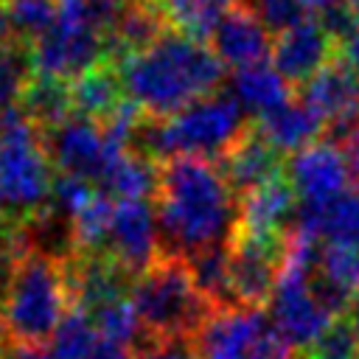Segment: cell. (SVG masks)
Listing matches in <instances>:
<instances>
[{
  "mask_svg": "<svg viewBox=\"0 0 359 359\" xmlns=\"http://www.w3.org/2000/svg\"><path fill=\"white\" fill-rule=\"evenodd\" d=\"M222 177L227 180V185L233 188V194L241 199L244 194L266 185L275 177H283L286 168V157L269 146L264 140V135L255 129V123L250 121L247 129L241 132V137L222 154V160L216 163Z\"/></svg>",
  "mask_w": 359,
  "mask_h": 359,
  "instance_id": "cell-16",
  "label": "cell"
},
{
  "mask_svg": "<svg viewBox=\"0 0 359 359\" xmlns=\"http://www.w3.org/2000/svg\"><path fill=\"white\" fill-rule=\"evenodd\" d=\"M109 258H115L132 278L146 272L157 255H160V233L154 219L151 199H129L115 202L112 224L107 233L104 250Z\"/></svg>",
  "mask_w": 359,
  "mask_h": 359,
  "instance_id": "cell-10",
  "label": "cell"
},
{
  "mask_svg": "<svg viewBox=\"0 0 359 359\" xmlns=\"http://www.w3.org/2000/svg\"><path fill=\"white\" fill-rule=\"evenodd\" d=\"M337 53H339V42L325 31V25L317 17H309L300 25L275 36L269 62L292 90H300Z\"/></svg>",
  "mask_w": 359,
  "mask_h": 359,
  "instance_id": "cell-11",
  "label": "cell"
},
{
  "mask_svg": "<svg viewBox=\"0 0 359 359\" xmlns=\"http://www.w3.org/2000/svg\"><path fill=\"white\" fill-rule=\"evenodd\" d=\"M348 320L356 325V331H359V292H356V297H353V303H351V311H348Z\"/></svg>",
  "mask_w": 359,
  "mask_h": 359,
  "instance_id": "cell-41",
  "label": "cell"
},
{
  "mask_svg": "<svg viewBox=\"0 0 359 359\" xmlns=\"http://www.w3.org/2000/svg\"><path fill=\"white\" fill-rule=\"evenodd\" d=\"M252 123L264 135V140L269 146H275L283 157H289V154L325 137V121L297 93L283 107H278L275 112H269Z\"/></svg>",
  "mask_w": 359,
  "mask_h": 359,
  "instance_id": "cell-19",
  "label": "cell"
},
{
  "mask_svg": "<svg viewBox=\"0 0 359 359\" xmlns=\"http://www.w3.org/2000/svg\"><path fill=\"white\" fill-rule=\"evenodd\" d=\"M306 3H309L311 11L320 14V11H325V8H331V6H337V3H342V0H306Z\"/></svg>",
  "mask_w": 359,
  "mask_h": 359,
  "instance_id": "cell-39",
  "label": "cell"
},
{
  "mask_svg": "<svg viewBox=\"0 0 359 359\" xmlns=\"http://www.w3.org/2000/svg\"><path fill=\"white\" fill-rule=\"evenodd\" d=\"M34 56H31V42L25 39H11L0 45V109H14L34 81Z\"/></svg>",
  "mask_w": 359,
  "mask_h": 359,
  "instance_id": "cell-26",
  "label": "cell"
},
{
  "mask_svg": "<svg viewBox=\"0 0 359 359\" xmlns=\"http://www.w3.org/2000/svg\"><path fill=\"white\" fill-rule=\"evenodd\" d=\"M56 168L36 129L17 107L3 112L0 129V216L25 224L48 208Z\"/></svg>",
  "mask_w": 359,
  "mask_h": 359,
  "instance_id": "cell-6",
  "label": "cell"
},
{
  "mask_svg": "<svg viewBox=\"0 0 359 359\" xmlns=\"http://www.w3.org/2000/svg\"><path fill=\"white\" fill-rule=\"evenodd\" d=\"M126 98L146 118H168L188 104L219 93L224 65L219 56L191 36L165 31L149 48L118 62Z\"/></svg>",
  "mask_w": 359,
  "mask_h": 359,
  "instance_id": "cell-2",
  "label": "cell"
},
{
  "mask_svg": "<svg viewBox=\"0 0 359 359\" xmlns=\"http://www.w3.org/2000/svg\"><path fill=\"white\" fill-rule=\"evenodd\" d=\"M266 320L264 309L222 306L213 309L202 328L194 334V348L199 359H247Z\"/></svg>",
  "mask_w": 359,
  "mask_h": 359,
  "instance_id": "cell-15",
  "label": "cell"
},
{
  "mask_svg": "<svg viewBox=\"0 0 359 359\" xmlns=\"http://www.w3.org/2000/svg\"><path fill=\"white\" fill-rule=\"evenodd\" d=\"M227 95L241 107L244 115L258 121L275 112L278 107H283L294 95V90L283 81V76L272 67V62H264L244 70H233L227 81Z\"/></svg>",
  "mask_w": 359,
  "mask_h": 359,
  "instance_id": "cell-20",
  "label": "cell"
},
{
  "mask_svg": "<svg viewBox=\"0 0 359 359\" xmlns=\"http://www.w3.org/2000/svg\"><path fill=\"white\" fill-rule=\"evenodd\" d=\"M325 140H331L342 151V157H345V163L351 168L353 182H359V115L353 121L328 126L325 129Z\"/></svg>",
  "mask_w": 359,
  "mask_h": 359,
  "instance_id": "cell-34",
  "label": "cell"
},
{
  "mask_svg": "<svg viewBox=\"0 0 359 359\" xmlns=\"http://www.w3.org/2000/svg\"><path fill=\"white\" fill-rule=\"evenodd\" d=\"M31 56L36 76L70 84L93 65L107 59V36L95 28L56 20L50 31L31 42Z\"/></svg>",
  "mask_w": 359,
  "mask_h": 359,
  "instance_id": "cell-9",
  "label": "cell"
},
{
  "mask_svg": "<svg viewBox=\"0 0 359 359\" xmlns=\"http://www.w3.org/2000/svg\"><path fill=\"white\" fill-rule=\"evenodd\" d=\"M93 359H137V356H135L132 348L98 337V345H95V351H93Z\"/></svg>",
  "mask_w": 359,
  "mask_h": 359,
  "instance_id": "cell-36",
  "label": "cell"
},
{
  "mask_svg": "<svg viewBox=\"0 0 359 359\" xmlns=\"http://www.w3.org/2000/svg\"><path fill=\"white\" fill-rule=\"evenodd\" d=\"M17 39L34 42L59 20V0H0Z\"/></svg>",
  "mask_w": 359,
  "mask_h": 359,
  "instance_id": "cell-29",
  "label": "cell"
},
{
  "mask_svg": "<svg viewBox=\"0 0 359 359\" xmlns=\"http://www.w3.org/2000/svg\"><path fill=\"white\" fill-rule=\"evenodd\" d=\"M303 353L311 359H359V331L348 317H337L325 334Z\"/></svg>",
  "mask_w": 359,
  "mask_h": 359,
  "instance_id": "cell-31",
  "label": "cell"
},
{
  "mask_svg": "<svg viewBox=\"0 0 359 359\" xmlns=\"http://www.w3.org/2000/svg\"><path fill=\"white\" fill-rule=\"evenodd\" d=\"M98 331L81 309H70L48 342V359H93Z\"/></svg>",
  "mask_w": 359,
  "mask_h": 359,
  "instance_id": "cell-27",
  "label": "cell"
},
{
  "mask_svg": "<svg viewBox=\"0 0 359 359\" xmlns=\"http://www.w3.org/2000/svg\"><path fill=\"white\" fill-rule=\"evenodd\" d=\"M11 272H14V266H8V264L0 261V300H3V292H6V283H8Z\"/></svg>",
  "mask_w": 359,
  "mask_h": 359,
  "instance_id": "cell-40",
  "label": "cell"
},
{
  "mask_svg": "<svg viewBox=\"0 0 359 359\" xmlns=\"http://www.w3.org/2000/svg\"><path fill=\"white\" fill-rule=\"evenodd\" d=\"M137 359H199L194 339H149L135 351Z\"/></svg>",
  "mask_w": 359,
  "mask_h": 359,
  "instance_id": "cell-35",
  "label": "cell"
},
{
  "mask_svg": "<svg viewBox=\"0 0 359 359\" xmlns=\"http://www.w3.org/2000/svg\"><path fill=\"white\" fill-rule=\"evenodd\" d=\"M317 272L356 297L359 292V247L323 244L317 255Z\"/></svg>",
  "mask_w": 359,
  "mask_h": 359,
  "instance_id": "cell-30",
  "label": "cell"
},
{
  "mask_svg": "<svg viewBox=\"0 0 359 359\" xmlns=\"http://www.w3.org/2000/svg\"><path fill=\"white\" fill-rule=\"evenodd\" d=\"M160 252L191 255L196 250L227 244L238 222V196L216 163L174 157L160 163L157 191L151 196Z\"/></svg>",
  "mask_w": 359,
  "mask_h": 359,
  "instance_id": "cell-1",
  "label": "cell"
},
{
  "mask_svg": "<svg viewBox=\"0 0 359 359\" xmlns=\"http://www.w3.org/2000/svg\"><path fill=\"white\" fill-rule=\"evenodd\" d=\"M151 3L171 31L205 45L224 11L219 0H151Z\"/></svg>",
  "mask_w": 359,
  "mask_h": 359,
  "instance_id": "cell-25",
  "label": "cell"
},
{
  "mask_svg": "<svg viewBox=\"0 0 359 359\" xmlns=\"http://www.w3.org/2000/svg\"><path fill=\"white\" fill-rule=\"evenodd\" d=\"M42 140H45L50 163L59 174H73L93 185H98L104 180V174L112 168V163L123 151H129V149H121L118 143H112L104 135L101 123L87 121L81 115H70L59 126L42 132Z\"/></svg>",
  "mask_w": 359,
  "mask_h": 359,
  "instance_id": "cell-7",
  "label": "cell"
},
{
  "mask_svg": "<svg viewBox=\"0 0 359 359\" xmlns=\"http://www.w3.org/2000/svg\"><path fill=\"white\" fill-rule=\"evenodd\" d=\"M342 6H345V8L359 20V0H342Z\"/></svg>",
  "mask_w": 359,
  "mask_h": 359,
  "instance_id": "cell-42",
  "label": "cell"
},
{
  "mask_svg": "<svg viewBox=\"0 0 359 359\" xmlns=\"http://www.w3.org/2000/svg\"><path fill=\"white\" fill-rule=\"evenodd\" d=\"M339 53H342V56H345V59L359 70V22H356V25H353V31L339 42Z\"/></svg>",
  "mask_w": 359,
  "mask_h": 359,
  "instance_id": "cell-37",
  "label": "cell"
},
{
  "mask_svg": "<svg viewBox=\"0 0 359 359\" xmlns=\"http://www.w3.org/2000/svg\"><path fill=\"white\" fill-rule=\"evenodd\" d=\"M157 177H160V163L129 149L112 163V168L104 174V180L95 188L115 202L151 199L157 191Z\"/></svg>",
  "mask_w": 359,
  "mask_h": 359,
  "instance_id": "cell-22",
  "label": "cell"
},
{
  "mask_svg": "<svg viewBox=\"0 0 359 359\" xmlns=\"http://www.w3.org/2000/svg\"><path fill=\"white\" fill-rule=\"evenodd\" d=\"M292 233L320 244L359 247V182L320 202H297Z\"/></svg>",
  "mask_w": 359,
  "mask_h": 359,
  "instance_id": "cell-14",
  "label": "cell"
},
{
  "mask_svg": "<svg viewBox=\"0 0 359 359\" xmlns=\"http://www.w3.org/2000/svg\"><path fill=\"white\" fill-rule=\"evenodd\" d=\"M188 269L194 275L196 289L210 300L213 309L222 306H236L233 289H230V252L227 244H213L205 250H196L185 255Z\"/></svg>",
  "mask_w": 359,
  "mask_h": 359,
  "instance_id": "cell-24",
  "label": "cell"
},
{
  "mask_svg": "<svg viewBox=\"0 0 359 359\" xmlns=\"http://www.w3.org/2000/svg\"><path fill=\"white\" fill-rule=\"evenodd\" d=\"M247 115L227 93H213L188 104L168 118H143L132 151L165 163L174 157H194L219 163L222 154L247 129Z\"/></svg>",
  "mask_w": 359,
  "mask_h": 359,
  "instance_id": "cell-3",
  "label": "cell"
},
{
  "mask_svg": "<svg viewBox=\"0 0 359 359\" xmlns=\"http://www.w3.org/2000/svg\"><path fill=\"white\" fill-rule=\"evenodd\" d=\"M297 194L286 177H275L266 185L244 194L238 199V222L233 233L264 236V238H286L297 213Z\"/></svg>",
  "mask_w": 359,
  "mask_h": 359,
  "instance_id": "cell-18",
  "label": "cell"
},
{
  "mask_svg": "<svg viewBox=\"0 0 359 359\" xmlns=\"http://www.w3.org/2000/svg\"><path fill=\"white\" fill-rule=\"evenodd\" d=\"M132 306L146 339H194L210 317V300L196 289L182 255L160 252L132 283Z\"/></svg>",
  "mask_w": 359,
  "mask_h": 359,
  "instance_id": "cell-5",
  "label": "cell"
},
{
  "mask_svg": "<svg viewBox=\"0 0 359 359\" xmlns=\"http://www.w3.org/2000/svg\"><path fill=\"white\" fill-rule=\"evenodd\" d=\"M275 36L264 28V22L252 14L250 6L236 3L227 6L208 39V48L219 56L222 65L233 70H244L252 65H264L272 56Z\"/></svg>",
  "mask_w": 359,
  "mask_h": 359,
  "instance_id": "cell-12",
  "label": "cell"
},
{
  "mask_svg": "<svg viewBox=\"0 0 359 359\" xmlns=\"http://www.w3.org/2000/svg\"><path fill=\"white\" fill-rule=\"evenodd\" d=\"M227 252H230V289L236 306L264 309L275 292L283 266L286 238L233 233V238L227 241Z\"/></svg>",
  "mask_w": 359,
  "mask_h": 359,
  "instance_id": "cell-8",
  "label": "cell"
},
{
  "mask_svg": "<svg viewBox=\"0 0 359 359\" xmlns=\"http://www.w3.org/2000/svg\"><path fill=\"white\" fill-rule=\"evenodd\" d=\"M90 3H93L104 17H109V20L115 22V17L121 14V8H123L129 0H90Z\"/></svg>",
  "mask_w": 359,
  "mask_h": 359,
  "instance_id": "cell-38",
  "label": "cell"
},
{
  "mask_svg": "<svg viewBox=\"0 0 359 359\" xmlns=\"http://www.w3.org/2000/svg\"><path fill=\"white\" fill-rule=\"evenodd\" d=\"M17 109L42 132L59 126L73 115V101H70V84L59 79H45L34 76L28 90L22 93Z\"/></svg>",
  "mask_w": 359,
  "mask_h": 359,
  "instance_id": "cell-23",
  "label": "cell"
},
{
  "mask_svg": "<svg viewBox=\"0 0 359 359\" xmlns=\"http://www.w3.org/2000/svg\"><path fill=\"white\" fill-rule=\"evenodd\" d=\"M98 188L81 177H73V174H59L53 177V185H50V199H48V208H53L56 213L73 219L95 194Z\"/></svg>",
  "mask_w": 359,
  "mask_h": 359,
  "instance_id": "cell-33",
  "label": "cell"
},
{
  "mask_svg": "<svg viewBox=\"0 0 359 359\" xmlns=\"http://www.w3.org/2000/svg\"><path fill=\"white\" fill-rule=\"evenodd\" d=\"M297 95L325 121V129L353 121L359 115V73L342 53H337L297 90Z\"/></svg>",
  "mask_w": 359,
  "mask_h": 359,
  "instance_id": "cell-17",
  "label": "cell"
},
{
  "mask_svg": "<svg viewBox=\"0 0 359 359\" xmlns=\"http://www.w3.org/2000/svg\"><path fill=\"white\" fill-rule=\"evenodd\" d=\"M283 177L294 188L300 202H320L331 199L334 194L351 185V168L342 151L331 140H317L294 154L286 157Z\"/></svg>",
  "mask_w": 359,
  "mask_h": 359,
  "instance_id": "cell-13",
  "label": "cell"
},
{
  "mask_svg": "<svg viewBox=\"0 0 359 359\" xmlns=\"http://www.w3.org/2000/svg\"><path fill=\"white\" fill-rule=\"evenodd\" d=\"M297 359H311V356H309V353H300V356H297Z\"/></svg>",
  "mask_w": 359,
  "mask_h": 359,
  "instance_id": "cell-43",
  "label": "cell"
},
{
  "mask_svg": "<svg viewBox=\"0 0 359 359\" xmlns=\"http://www.w3.org/2000/svg\"><path fill=\"white\" fill-rule=\"evenodd\" d=\"M70 101H73V115H81L95 123L107 121L126 101L118 65L104 59L93 65L87 73H81L76 81H70Z\"/></svg>",
  "mask_w": 359,
  "mask_h": 359,
  "instance_id": "cell-21",
  "label": "cell"
},
{
  "mask_svg": "<svg viewBox=\"0 0 359 359\" xmlns=\"http://www.w3.org/2000/svg\"><path fill=\"white\" fill-rule=\"evenodd\" d=\"M244 6L252 8V14L264 22V28L272 36H278L311 17V8L306 0H247Z\"/></svg>",
  "mask_w": 359,
  "mask_h": 359,
  "instance_id": "cell-32",
  "label": "cell"
},
{
  "mask_svg": "<svg viewBox=\"0 0 359 359\" xmlns=\"http://www.w3.org/2000/svg\"><path fill=\"white\" fill-rule=\"evenodd\" d=\"M70 309L73 303L65 264L34 250L25 252L17 261L0 300V323L6 339L14 345L45 348Z\"/></svg>",
  "mask_w": 359,
  "mask_h": 359,
  "instance_id": "cell-4",
  "label": "cell"
},
{
  "mask_svg": "<svg viewBox=\"0 0 359 359\" xmlns=\"http://www.w3.org/2000/svg\"><path fill=\"white\" fill-rule=\"evenodd\" d=\"M0 129H3V112H0Z\"/></svg>",
  "mask_w": 359,
  "mask_h": 359,
  "instance_id": "cell-44",
  "label": "cell"
},
{
  "mask_svg": "<svg viewBox=\"0 0 359 359\" xmlns=\"http://www.w3.org/2000/svg\"><path fill=\"white\" fill-rule=\"evenodd\" d=\"M112 213H115V199L95 191L93 199L70 219L76 252H101L104 250L107 233H109V224H112Z\"/></svg>",
  "mask_w": 359,
  "mask_h": 359,
  "instance_id": "cell-28",
  "label": "cell"
}]
</instances>
